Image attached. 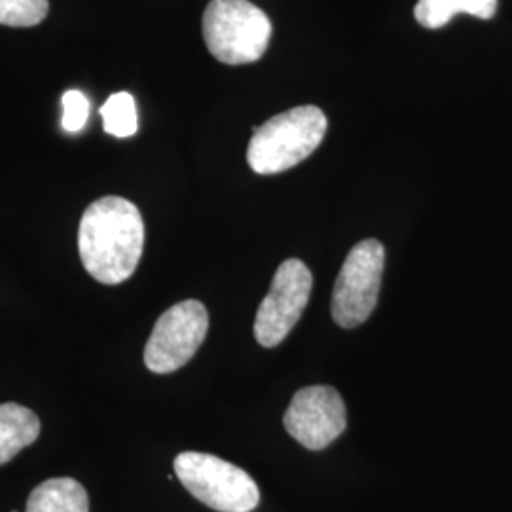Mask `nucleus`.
Masks as SVG:
<instances>
[{"instance_id": "nucleus-1", "label": "nucleus", "mask_w": 512, "mask_h": 512, "mask_svg": "<svg viewBox=\"0 0 512 512\" xmlns=\"http://www.w3.org/2000/svg\"><path fill=\"white\" fill-rule=\"evenodd\" d=\"M145 222L139 207L120 196L93 202L78 226V251L86 272L103 285H120L139 266Z\"/></svg>"}, {"instance_id": "nucleus-2", "label": "nucleus", "mask_w": 512, "mask_h": 512, "mask_svg": "<svg viewBox=\"0 0 512 512\" xmlns=\"http://www.w3.org/2000/svg\"><path fill=\"white\" fill-rule=\"evenodd\" d=\"M327 116L319 107L302 105L272 116L253 128L247 162L258 175H275L304 162L323 143Z\"/></svg>"}, {"instance_id": "nucleus-3", "label": "nucleus", "mask_w": 512, "mask_h": 512, "mask_svg": "<svg viewBox=\"0 0 512 512\" xmlns=\"http://www.w3.org/2000/svg\"><path fill=\"white\" fill-rule=\"evenodd\" d=\"M202 27L207 50L226 65L255 63L272 38V21L249 0H211Z\"/></svg>"}, {"instance_id": "nucleus-4", "label": "nucleus", "mask_w": 512, "mask_h": 512, "mask_svg": "<svg viewBox=\"0 0 512 512\" xmlns=\"http://www.w3.org/2000/svg\"><path fill=\"white\" fill-rule=\"evenodd\" d=\"M173 467L184 488L215 511L251 512L260 501L255 480L230 461L202 452H183Z\"/></svg>"}, {"instance_id": "nucleus-5", "label": "nucleus", "mask_w": 512, "mask_h": 512, "mask_svg": "<svg viewBox=\"0 0 512 512\" xmlns=\"http://www.w3.org/2000/svg\"><path fill=\"white\" fill-rule=\"evenodd\" d=\"M384 264L385 249L378 239L359 241L349 251L332 293V319L340 327L355 329L376 310Z\"/></svg>"}, {"instance_id": "nucleus-6", "label": "nucleus", "mask_w": 512, "mask_h": 512, "mask_svg": "<svg viewBox=\"0 0 512 512\" xmlns=\"http://www.w3.org/2000/svg\"><path fill=\"white\" fill-rule=\"evenodd\" d=\"M311 287L313 275L302 260L289 258L277 268L256 311L255 338L262 348H275L291 334L308 306Z\"/></svg>"}, {"instance_id": "nucleus-7", "label": "nucleus", "mask_w": 512, "mask_h": 512, "mask_svg": "<svg viewBox=\"0 0 512 512\" xmlns=\"http://www.w3.org/2000/svg\"><path fill=\"white\" fill-rule=\"evenodd\" d=\"M209 313L202 302L184 300L171 306L156 321L145 348L150 372L169 374L186 365L207 336Z\"/></svg>"}, {"instance_id": "nucleus-8", "label": "nucleus", "mask_w": 512, "mask_h": 512, "mask_svg": "<svg viewBox=\"0 0 512 512\" xmlns=\"http://www.w3.org/2000/svg\"><path fill=\"white\" fill-rule=\"evenodd\" d=\"M285 429L308 450H323L348 427L342 395L329 385L300 389L285 412Z\"/></svg>"}, {"instance_id": "nucleus-9", "label": "nucleus", "mask_w": 512, "mask_h": 512, "mask_svg": "<svg viewBox=\"0 0 512 512\" xmlns=\"http://www.w3.org/2000/svg\"><path fill=\"white\" fill-rule=\"evenodd\" d=\"M40 435L37 414L18 403L0 404V465L12 461Z\"/></svg>"}, {"instance_id": "nucleus-10", "label": "nucleus", "mask_w": 512, "mask_h": 512, "mask_svg": "<svg viewBox=\"0 0 512 512\" xmlns=\"http://www.w3.org/2000/svg\"><path fill=\"white\" fill-rule=\"evenodd\" d=\"M27 512H90V497L74 478H50L31 492Z\"/></svg>"}, {"instance_id": "nucleus-11", "label": "nucleus", "mask_w": 512, "mask_h": 512, "mask_svg": "<svg viewBox=\"0 0 512 512\" xmlns=\"http://www.w3.org/2000/svg\"><path fill=\"white\" fill-rule=\"evenodd\" d=\"M497 0H420L414 8L416 21L427 29H440L456 14H471L475 18H494Z\"/></svg>"}, {"instance_id": "nucleus-12", "label": "nucleus", "mask_w": 512, "mask_h": 512, "mask_svg": "<svg viewBox=\"0 0 512 512\" xmlns=\"http://www.w3.org/2000/svg\"><path fill=\"white\" fill-rule=\"evenodd\" d=\"M101 116H103V128L112 137L126 139L135 135L139 129L137 105L131 93H112L105 101V105L101 107Z\"/></svg>"}, {"instance_id": "nucleus-13", "label": "nucleus", "mask_w": 512, "mask_h": 512, "mask_svg": "<svg viewBox=\"0 0 512 512\" xmlns=\"http://www.w3.org/2000/svg\"><path fill=\"white\" fill-rule=\"evenodd\" d=\"M48 0H0V25L35 27L48 16Z\"/></svg>"}, {"instance_id": "nucleus-14", "label": "nucleus", "mask_w": 512, "mask_h": 512, "mask_svg": "<svg viewBox=\"0 0 512 512\" xmlns=\"http://www.w3.org/2000/svg\"><path fill=\"white\" fill-rule=\"evenodd\" d=\"M63 105V118H61V128L67 133H78L86 128L88 116H90V101L88 97L78 90H69L63 93L61 97Z\"/></svg>"}]
</instances>
